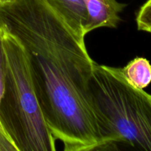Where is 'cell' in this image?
<instances>
[{"mask_svg":"<svg viewBox=\"0 0 151 151\" xmlns=\"http://www.w3.org/2000/svg\"><path fill=\"white\" fill-rule=\"evenodd\" d=\"M0 27L20 42L46 123L65 151L103 150L89 91L96 62L47 0L0 5Z\"/></svg>","mask_w":151,"mask_h":151,"instance_id":"1","label":"cell"},{"mask_svg":"<svg viewBox=\"0 0 151 151\" xmlns=\"http://www.w3.org/2000/svg\"><path fill=\"white\" fill-rule=\"evenodd\" d=\"M88 84L103 150L151 151V94L131 85L121 68L97 63Z\"/></svg>","mask_w":151,"mask_h":151,"instance_id":"2","label":"cell"},{"mask_svg":"<svg viewBox=\"0 0 151 151\" xmlns=\"http://www.w3.org/2000/svg\"><path fill=\"white\" fill-rule=\"evenodd\" d=\"M4 32L6 71L0 100L1 126L17 151H55L56 139L38 103L24 50L15 37Z\"/></svg>","mask_w":151,"mask_h":151,"instance_id":"3","label":"cell"},{"mask_svg":"<svg viewBox=\"0 0 151 151\" xmlns=\"http://www.w3.org/2000/svg\"><path fill=\"white\" fill-rule=\"evenodd\" d=\"M88 15L86 33L102 27L116 28L120 22L119 13L126 4L117 0H83Z\"/></svg>","mask_w":151,"mask_h":151,"instance_id":"4","label":"cell"},{"mask_svg":"<svg viewBox=\"0 0 151 151\" xmlns=\"http://www.w3.org/2000/svg\"><path fill=\"white\" fill-rule=\"evenodd\" d=\"M72 30L85 38L88 15L83 0H47Z\"/></svg>","mask_w":151,"mask_h":151,"instance_id":"5","label":"cell"},{"mask_svg":"<svg viewBox=\"0 0 151 151\" xmlns=\"http://www.w3.org/2000/svg\"><path fill=\"white\" fill-rule=\"evenodd\" d=\"M121 72L131 85L139 89H144L151 83V64L145 58H136L121 68Z\"/></svg>","mask_w":151,"mask_h":151,"instance_id":"6","label":"cell"},{"mask_svg":"<svg viewBox=\"0 0 151 151\" xmlns=\"http://www.w3.org/2000/svg\"><path fill=\"white\" fill-rule=\"evenodd\" d=\"M136 21L139 30L149 32L151 29V0H147L140 7Z\"/></svg>","mask_w":151,"mask_h":151,"instance_id":"7","label":"cell"},{"mask_svg":"<svg viewBox=\"0 0 151 151\" xmlns=\"http://www.w3.org/2000/svg\"><path fill=\"white\" fill-rule=\"evenodd\" d=\"M4 31L0 27V100L3 93L6 71V56L4 47ZM1 123V122H0Z\"/></svg>","mask_w":151,"mask_h":151,"instance_id":"8","label":"cell"},{"mask_svg":"<svg viewBox=\"0 0 151 151\" xmlns=\"http://www.w3.org/2000/svg\"><path fill=\"white\" fill-rule=\"evenodd\" d=\"M16 1V0H0V5H4V4H10V3H13Z\"/></svg>","mask_w":151,"mask_h":151,"instance_id":"9","label":"cell"},{"mask_svg":"<svg viewBox=\"0 0 151 151\" xmlns=\"http://www.w3.org/2000/svg\"><path fill=\"white\" fill-rule=\"evenodd\" d=\"M149 32H150V33H151V29H150V30L149 31Z\"/></svg>","mask_w":151,"mask_h":151,"instance_id":"10","label":"cell"}]
</instances>
